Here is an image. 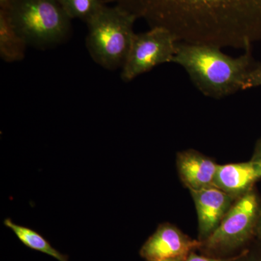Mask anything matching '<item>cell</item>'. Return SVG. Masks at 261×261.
<instances>
[{"label": "cell", "instance_id": "6da1fadb", "mask_svg": "<svg viewBox=\"0 0 261 261\" xmlns=\"http://www.w3.org/2000/svg\"><path fill=\"white\" fill-rule=\"evenodd\" d=\"M179 42L244 50L261 40V0H108Z\"/></svg>", "mask_w": 261, "mask_h": 261}, {"label": "cell", "instance_id": "7a4b0ae2", "mask_svg": "<svg viewBox=\"0 0 261 261\" xmlns=\"http://www.w3.org/2000/svg\"><path fill=\"white\" fill-rule=\"evenodd\" d=\"M173 63L186 70L201 93L221 99L243 91L247 73L255 61L252 48L233 58L214 46L178 42Z\"/></svg>", "mask_w": 261, "mask_h": 261}, {"label": "cell", "instance_id": "3957f363", "mask_svg": "<svg viewBox=\"0 0 261 261\" xmlns=\"http://www.w3.org/2000/svg\"><path fill=\"white\" fill-rule=\"evenodd\" d=\"M1 10L30 47L47 49L64 42L71 32V19L58 0H10Z\"/></svg>", "mask_w": 261, "mask_h": 261}, {"label": "cell", "instance_id": "277c9868", "mask_svg": "<svg viewBox=\"0 0 261 261\" xmlns=\"http://www.w3.org/2000/svg\"><path fill=\"white\" fill-rule=\"evenodd\" d=\"M137 20L117 5H106L87 23L86 46L92 60L106 70L123 68L135 38Z\"/></svg>", "mask_w": 261, "mask_h": 261}, {"label": "cell", "instance_id": "5b68a950", "mask_svg": "<svg viewBox=\"0 0 261 261\" xmlns=\"http://www.w3.org/2000/svg\"><path fill=\"white\" fill-rule=\"evenodd\" d=\"M260 212L261 200L253 189L236 199L217 228L202 242V247L224 252L243 246L256 234Z\"/></svg>", "mask_w": 261, "mask_h": 261}, {"label": "cell", "instance_id": "8992f818", "mask_svg": "<svg viewBox=\"0 0 261 261\" xmlns=\"http://www.w3.org/2000/svg\"><path fill=\"white\" fill-rule=\"evenodd\" d=\"M178 42L171 32L162 28L136 34L121 68V80L132 82L158 65L173 63Z\"/></svg>", "mask_w": 261, "mask_h": 261}, {"label": "cell", "instance_id": "52a82bcc", "mask_svg": "<svg viewBox=\"0 0 261 261\" xmlns=\"http://www.w3.org/2000/svg\"><path fill=\"white\" fill-rule=\"evenodd\" d=\"M202 245L200 240H193L173 225L164 223L142 245L140 255L147 261H185Z\"/></svg>", "mask_w": 261, "mask_h": 261}, {"label": "cell", "instance_id": "ba28073f", "mask_svg": "<svg viewBox=\"0 0 261 261\" xmlns=\"http://www.w3.org/2000/svg\"><path fill=\"white\" fill-rule=\"evenodd\" d=\"M190 192L198 217L199 238L203 242L217 228L236 198L216 187Z\"/></svg>", "mask_w": 261, "mask_h": 261}, {"label": "cell", "instance_id": "9c48e42d", "mask_svg": "<svg viewBox=\"0 0 261 261\" xmlns=\"http://www.w3.org/2000/svg\"><path fill=\"white\" fill-rule=\"evenodd\" d=\"M176 166L179 177L190 191L215 187L218 166L216 163L195 149L178 152Z\"/></svg>", "mask_w": 261, "mask_h": 261}, {"label": "cell", "instance_id": "30bf717a", "mask_svg": "<svg viewBox=\"0 0 261 261\" xmlns=\"http://www.w3.org/2000/svg\"><path fill=\"white\" fill-rule=\"evenodd\" d=\"M260 178L261 165L251 159L247 162L219 165L214 185L237 199L253 190Z\"/></svg>", "mask_w": 261, "mask_h": 261}, {"label": "cell", "instance_id": "8fae6325", "mask_svg": "<svg viewBox=\"0 0 261 261\" xmlns=\"http://www.w3.org/2000/svg\"><path fill=\"white\" fill-rule=\"evenodd\" d=\"M28 47L0 10V57L6 63L22 61Z\"/></svg>", "mask_w": 261, "mask_h": 261}, {"label": "cell", "instance_id": "7c38bea8", "mask_svg": "<svg viewBox=\"0 0 261 261\" xmlns=\"http://www.w3.org/2000/svg\"><path fill=\"white\" fill-rule=\"evenodd\" d=\"M4 224L6 227L13 231L18 240L25 246L32 250L47 254L58 260L68 261V257L58 252L42 235L34 230L15 224L10 219H5Z\"/></svg>", "mask_w": 261, "mask_h": 261}, {"label": "cell", "instance_id": "4fadbf2b", "mask_svg": "<svg viewBox=\"0 0 261 261\" xmlns=\"http://www.w3.org/2000/svg\"><path fill=\"white\" fill-rule=\"evenodd\" d=\"M70 19L87 23L106 5L105 0H58Z\"/></svg>", "mask_w": 261, "mask_h": 261}, {"label": "cell", "instance_id": "5bb4252c", "mask_svg": "<svg viewBox=\"0 0 261 261\" xmlns=\"http://www.w3.org/2000/svg\"><path fill=\"white\" fill-rule=\"evenodd\" d=\"M261 87V63H255L247 73L243 90Z\"/></svg>", "mask_w": 261, "mask_h": 261}, {"label": "cell", "instance_id": "9a60e30c", "mask_svg": "<svg viewBox=\"0 0 261 261\" xmlns=\"http://www.w3.org/2000/svg\"><path fill=\"white\" fill-rule=\"evenodd\" d=\"M239 257H233V258H218V257H211L202 256L195 254V252H192L188 257L185 261H236Z\"/></svg>", "mask_w": 261, "mask_h": 261}, {"label": "cell", "instance_id": "2e32d148", "mask_svg": "<svg viewBox=\"0 0 261 261\" xmlns=\"http://www.w3.org/2000/svg\"><path fill=\"white\" fill-rule=\"evenodd\" d=\"M251 159L261 165V138L259 139L257 141L256 144H255Z\"/></svg>", "mask_w": 261, "mask_h": 261}, {"label": "cell", "instance_id": "e0dca14e", "mask_svg": "<svg viewBox=\"0 0 261 261\" xmlns=\"http://www.w3.org/2000/svg\"><path fill=\"white\" fill-rule=\"evenodd\" d=\"M242 261H261V255H250L245 257V259Z\"/></svg>", "mask_w": 261, "mask_h": 261}, {"label": "cell", "instance_id": "ac0fdd59", "mask_svg": "<svg viewBox=\"0 0 261 261\" xmlns=\"http://www.w3.org/2000/svg\"><path fill=\"white\" fill-rule=\"evenodd\" d=\"M256 235L258 237L259 240L261 241V212L259 216L258 222H257L256 228Z\"/></svg>", "mask_w": 261, "mask_h": 261}, {"label": "cell", "instance_id": "d6986e66", "mask_svg": "<svg viewBox=\"0 0 261 261\" xmlns=\"http://www.w3.org/2000/svg\"><path fill=\"white\" fill-rule=\"evenodd\" d=\"M10 0H0V7L5 6V5L8 4Z\"/></svg>", "mask_w": 261, "mask_h": 261}, {"label": "cell", "instance_id": "ffe728a7", "mask_svg": "<svg viewBox=\"0 0 261 261\" xmlns=\"http://www.w3.org/2000/svg\"><path fill=\"white\" fill-rule=\"evenodd\" d=\"M167 261H175V260H167Z\"/></svg>", "mask_w": 261, "mask_h": 261}]
</instances>
